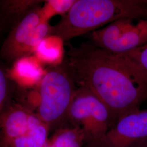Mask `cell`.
<instances>
[{"label":"cell","instance_id":"obj_9","mask_svg":"<svg viewBox=\"0 0 147 147\" xmlns=\"http://www.w3.org/2000/svg\"><path fill=\"white\" fill-rule=\"evenodd\" d=\"M11 65V68L8 69L10 79L14 83L25 88L39 84L46 71L34 55L20 58Z\"/></svg>","mask_w":147,"mask_h":147},{"label":"cell","instance_id":"obj_1","mask_svg":"<svg viewBox=\"0 0 147 147\" xmlns=\"http://www.w3.org/2000/svg\"><path fill=\"white\" fill-rule=\"evenodd\" d=\"M64 60L76 84L93 92L106 105L116 122L140 110L147 101V71L124 53H111L91 42L68 44Z\"/></svg>","mask_w":147,"mask_h":147},{"label":"cell","instance_id":"obj_2","mask_svg":"<svg viewBox=\"0 0 147 147\" xmlns=\"http://www.w3.org/2000/svg\"><path fill=\"white\" fill-rule=\"evenodd\" d=\"M123 18L147 19L145 0H76L70 11L51 26L50 35L68 42Z\"/></svg>","mask_w":147,"mask_h":147},{"label":"cell","instance_id":"obj_5","mask_svg":"<svg viewBox=\"0 0 147 147\" xmlns=\"http://www.w3.org/2000/svg\"><path fill=\"white\" fill-rule=\"evenodd\" d=\"M51 27L42 16L41 5L33 9L11 29L0 48V59L12 65L31 56L39 44L50 36Z\"/></svg>","mask_w":147,"mask_h":147},{"label":"cell","instance_id":"obj_14","mask_svg":"<svg viewBox=\"0 0 147 147\" xmlns=\"http://www.w3.org/2000/svg\"><path fill=\"white\" fill-rule=\"evenodd\" d=\"M76 0H47L44 1V5L42 7V13L44 19L49 21L53 16L66 14Z\"/></svg>","mask_w":147,"mask_h":147},{"label":"cell","instance_id":"obj_17","mask_svg":"<svg viewBox=\"0 0 147 147\" xmlns=\"http://www.w3.org/2000/svg\"><path fill=\"white\" fill-rule=\"evenodd\" d=\"M138 147H147V140H146L144 142H143Z\"/></svg>","mask_w":147,"mask_h":147},{"label":"cell","instance_id":"obj_16","mask_svg":"<svg viewBox=\"0 0 147 147\" xmlns=\"http://www.w3.org/2000/svg\"><path fill=\"white\" fill-rule=\"evenodd\" d=\"M42 147H53V145L51 144V143L49 142V138H48V140H47V142L45 143V144L42 146Z\"/></svg>","mask_w":147,"mask_h":147},{"label":"cell","instance_id":"obj_4","mask_svg":"<svg viewBox=\"0 0 147 147\" xmlns=\"http://www.w3.org/2000/svg\"><path fill=\"white\" fill-rule=\"evenodd\" d=\"M68 119L71 126L83 132L86 147H95L116 123L109 108L84 87L77 88Z\"/></svg>","mask_w":147,"mask_h":147},{"label":"cell","instance_id":"obj_10","mask_svg":"<svg viewBox=\"0 0 147 147\" xmlns=\"http://www.w3.org/2000/svg\"><path fill=\"white\" fill-rule=\"evenodd\" d=\"M44 1L0 0V32L11 29Z\"/></svg>","mask_w":147,"mask_h":147},{"label":"cell","instance_id":"obj_18","mask_svg":"<svg viewBox=\"0 0 147 147\" xmlns=\"http://www.w3.org/2000/svg\"><path fill=\"white\" fill-rule=\"evenodd\" d=\"M145 1H146V3L147 4V0H145Z\"/></svg>","mask_w":147,"mask_h":147},{"label":"cell","instance_id":"obj_7","mask_svg":"<svg viewBox=\"0 0 147 147\" xmlns=\"http://www.w3.org/2000/svg\"><path fill=\"white\" fill-rule=\"evenodd\" d=\"M147 140V109L121 117L95 147H138Z\"/></svg>","mask_w":147,"mask_h":147},{"label":"cell","instance_id":"obj_8","mask_svg":"<svg viewBox=\"0 0 147 147\" xmlns=\"http://www.w3.org/2000/svg\"><path fill=\"white\" fill-rule=\"evenodd\" d=\"M50 132L47 125L39 118L29 129L0 132V147H42Z\"/></svg>","mask_w":147,"mask_h":147},{"label":"cell","instance_id":"obj_15","mask_svg":"<svg viewBox=\"0 0 147 147\" xmlns=\"http://www.w3.org/2000/svg\"><path fill=\"white\" fill-rule=\"evenodd\" d=\"M124 54L147 71V43Z\"/></svg>","mask_w":147,"mask_h":147},{"label":"cell","instance_id":"obj_6","mask_svg":"<svg viewBox=\"0 0 147 147\" xmlns=\"http://www.w3.org/2000/svg\"><path fill=\"white\" fill-rule=\"evenodd\" d=\"M90 42L107 51L125 53L147 43V19L123 18L89 33Z\"/></svg>","mask_w":147,"mask_h":147},{"label":"cell","instance_id":"obj_12","mask_svg":"<svg viewBox=\"0 0 147 147\" xmlns=\"http://www.w3.org/2000/svg\"><path fill=\"white\" fill-rule=\"evenodd\" d=\"M49 141L53 147H82L84 136L78 127L67 125L55 130Z\"/></svg>","mask_w":147,"mask_h":147},{"label":"cell","instance_id":"obj_11","mask_svg":"<svg viewBox=\"0 0 147 147\" xmlns=\"http://www.w3.org/2000/svg\"><path fill=\"white\" fill-rule=\"evenodd\" d=\"M63 42L60 38L50 35L39 44L34 56L42 64H61L63 62Z\"/></svg>","mask_w":147,"mask_h":147},{"label":"cell","instance_id":"obj_3","mask_svg":"<svg viewBox=\"0 0 147 147\" xmlns=\"http://www.w3.org/2000/svg\"><path fill=\"white\" fill-rule=\"evenodd\" d=\"M75 84L64 61L45 71L39 84L35 113L50 131L67 126L69 108L77 89Z\"/></svg>","mask_w":147,"mask_h":147},{"label":"cell","instance_id":"obj_13","mask_svg":"<svg viewBox=\"0 0 147 147\" xmlns=\"http://www.w3.org/2000/svg\"><path fill=\"white\" fill-rule=\"evenodd\" d=\"M14 82L10 79L8 69L0 61V121L5 111L13 102Z\"/></svg>","mask_w":147,"mask_h":147}]
</instances>
